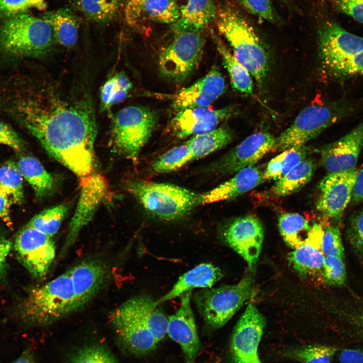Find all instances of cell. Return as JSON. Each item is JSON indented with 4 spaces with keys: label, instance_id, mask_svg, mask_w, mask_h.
Returning a JSON list of instances; mask_svg holds the SVG:
<instances>
[{
    "label": "cell",
    "instance_id": "2",
    "mask_svg": "<svg viewBox=\"0 0 363 363\" xmlns=\"http://www.w3.org/2000/svg\"><path fill=\"white\" fill-rule=\"evenodd\" d=\"M215 20L235 57L257 84L262 85L269 73L270 57L265 44L252 25L237 10L226 5L217 11Z\"/></svg>",
    "mask_w": 363,
    "mask_h": 363
},
{
    "label": "cell",
    "instance_id": "57",
    "mask_svg": "<svg viewBox=\"0 0 363 363\" xmlns=\"http://www.w3.org/2000/svg\"><path fill=\"white\" fill-rule=\"evenodd\" d=\"M12 363H36V362L32 351L28 348L24 350Z\"/></svg>",
    "mask_w": 363,
    "mask_h": 363
},
{
    "label": "cell",
    "instance_id": "40",
    "mask_svg": "<svg viewBox=\"0 0 363 363\" xmlns=\"http://www.w3.org/2000/svg\"><path fill=\"white\" fill-rule=\"evenodd\" d=\"M69 363H119L112 353L104 345L87 344L74 351Z\"/></svg>",
    "mask_w": 363,
    "mask_h": 363
},
{
    "label": "cell",
    "instance_id": "7",
    "mask_svg": "<svg viewBox=\"0 0 363 363\" xmlns=\"http://www.w3.org/2000/svg\"><path fill=\"white\" fill-rule=\"evenodd\" d=\"M344 99L326 104H314L302 110L291 125L277 138L276 149L284 151L305 145L325 129L352 111Z\"/></svg>",
    "mask_w": 363,
    "mask_h": 363
},
{
    "label": "cell",
    "instance_id": "14",
    "mask_svg": "<svg viewBox=\"0 0 363 363\" xmlns=\"http://www.w3.org/2000/svg\"><path fill=\"white\" fill-rule=\"evenodd\" d=\"M14 249L23 266L37 279L46 276L56 253L52 237L28 225L18 233Z\"/></svg>",
    "mask_w": 363,
    "mask_h": 363
},
{
    "label": "cell",
    "instance_id": "24",
    "mask_svg": "<svg viewBox=\"0 0 363 363\" xmlns=\"http://www.w3.org/2000/svg\"><path fill=\"white\" fill-rule=\"evenodd\" d=\"M179 16L180 8L174 0H130L125 9L126 20L134 27L147 21L172 24Z\"/></svg>",
    "mask_w": 363,
    "mask_h": 363
},
{
    "label": "cell",
    "instance_id": "11",
    "mask_svg": "<svg viewBox=\"0 0 363 363\" xmlns=\"http://www.w3.org/2000/svg\"><path fill=\"white\" fill-rule=\"evenodd\" d=\"M79 179L80 196L59 256H64L75 244L81 230L90 222L98 207L108 198L109 194L105 178L95 170Z\"/></svg>",
    "mask_w": 363,
    "mask_h": 363
},
{
    "label": "cell",
    "instance_id": "6",
    "mask_svg": "<svg viewBox=\"0 0 363 363\" xmlns=\"http://www.w3.org/2000/svg\"><path fill=\"white\" fill-rule=\"evenodd\" d=\"M254 270L249 269L236 284L202 289L194 300L206 322L213 328L224 326L255 294Z\"/></svg>",
    "mask_w": 363,
    "mask_h": 363
},
{
    "label": "cell",
    "instance_id": "50",
    "mask_svg": "<svg viewBox=\"0 0 363 363\" xmlns=\"http://www.w3.org/2000/svg\"><path fill=\"white\" fill-rule=\"evenodd\" d=\"M334 2L341 12L363 23V0H334Z\"/></svg>",
    "mask_w": 363,
    "mask_h": 363
},
{
    "label": "cell",
    "instance_id": "43",
    "mask_svg": "<svg viewBox=\"0 0 363 363\" xmlns=\"http://www.w3.org/2000/svg\"><path fill=\"white\" fill-rule=\"evenodd\" d=\"M249 13L272 23H278L280 19L270 0H238Z\"/></svg>",
    "mask_w": 363,
    "mask_h": 363
},
{
    "label": "cell",
    "instance_id": "20",
    "mask_svg": "<svg viewBox=\"0 0 363 363\" xmlns=\"http://www.w3.org/2000/svg\"><path fill=\"white\" fill-rule=\"evenodd\" d=\"M362 147L363 119L344 136L323 147L322 164L329 173L354 169Z\"/></svg>",
    "mask_w": 363,
    "mask_h": 363
},
{
    "label": "cell",
    "instance_id": "35",
    "mask_svg": "<svg viewBox=\"0 0 363 363\" xmlns=\"http://www.w3.org/2000/svg\"><path fill=\"white\" fill-rule=\"evenodd\" d=\"M67 211L65 204L49 208L35 215L27 225L52 237L58 231Z\"/></svg>",
    "mask_w": 363,
    "mask_h": 363
},
{
    "label": "cell",
    "instance_id": "53",
    "mask_svg": "<svg viewBox=\"0 0 363 363\" xmlns=\"http://www.w3.org/2000/svg\"><path fill=\"white\" fill-rule=\"evenodd\" d=\"M338 359L340 363H363V348L343 349Z\"/></svg>",
    "mask_w": 363,
    "mask_h": 363
},
{
    "label": "cell",
    "instance_id": "27",
    "mask_svg": "<svg viewBox=\"0 0 363 363\" xmlns=\"http://www.w3.org/2000/svg\"><path fill=\"white\" fill-rule=\"evenodd\" d=\"M216 13L214 0H187L180 8L179 17L171 24V28L174 34L202 32L215 19Z\"/></svg>",
    "mask_w": 363,
    "mask_h": 363
},
{
    "label": "cell",
    "instance_id": "3",
    "mask_svg": "<svg viewBox=\"0 0 363 363\" xmlns=\"http://www.w3.org/2000/svg\"><path fill=\"white\" fill-rule=\"evenodd\" d=\"M75 312V294L68 270L32 289L21 309L23 319L37 326L51 324Z\"/></svg>",
    "mask_w": 363,
    "mask_h": 363
},
{
    "label": "cell",
    "instance_id": "25",
    "mask_svg": "<svg viewBox=\"0 0 363 363\" xmlns=\"http://www.w3.org/2000/svg\"><path fill=\"white\" fill-rule=\"evenodd\" d=\"M258 167H248L235 173L230 179L202 194V205L235 198L266 181Z\"/></svg>",
    "mask_w": 363,
    "mask_h": 363
},
{
    "label": "cell",
    "instance_id": "28",
    "mask_svg": "<svg viewBox=\"0 0 363 363\" xmlns=\"http://www.w3.org/2000/svg\"><path fill=\"white\" fill-rule=\"evenodd\" d=\"M16 165L37 198L48 196L55 190V178L37 158L31 156H21Z\"/></svg>",
    "mask_w": 363,
    "mask_h": 363
},
{
    "label": "cell",
    "instance_id": "39",
    "mask_svg": "<svg viewBox=\"0 0 363 363\" xmlns=\"http://www.w3.org/2000/svg\"><path fill=\"white\" fill-rule=\"evenodd\" d=\"M192 161L189 147L185 142L161 155L154 161L152 167L156 173H168L179 169Z\"/></svg>",
    "mask_w": 363,
    "mask_h": 363
},
{
    "label": "cell",
    "instance_id": "37",
    "mask_svg": "<svg viewBox=\"0 0 363 363\" xmlns=\"http://www.w3.org/2000/svg\"><path fill=\"white\" fill-rule=\"evenodd\" d=\"M0 187L9 196L13 204L23 202V177L14 162L8 161L0 166Z\"/></svg>",
    "mask_w": 363,
    "mask_h": 363
},
{
    "label": "cell",
    "instance_id": "42",
    "mask_svg": "<svg viewBox=\"0 0 363 363\" xmlns=\"http://www.w3.org/2000/svg\"><path fill=\"white\" fill-rule=\"evenodd\" d=\"M322 275L325 282L328 285H342L346 278L344 258L332 256H325Z\"/></svg>",
    "mask_w": 363,
    "mask_h": 363
},
{
    "label": "cell",
    "instance_id": "47",
    "mask_svg": "<svg viewBox=\"0 0 363 363\" xmlns=\"http://www.w3.org/2000/svg\"><path fill=\"white\" fill-rule=\"evenodd\" d=\"M361 75H363V50L333 69L327 76L334 80H343Z\"/></svg>",
    "mask_w": 363,
    "mask_h": 363
},
{
    "label": "cell",
    "instance_id": "17",
    "mask_svg": "<svg viewBox=\"0 0 363 363\" xmlns=\"http://www.w3.org/2000/svg\"><path fill=\"white\" fill-rule=\"evenodd\" d=\"M357 171L328 173L320 182L317 209L324 216L339 219L350 202Z\"/></svg>",
    "mask_w": 363,
    "mask_h": 363
},
{
    "label": "cell",
    "instance_id": "10",
    "mask_svg": "<svg viewBox=\"0 0 363 363\" xmlns=\"http://www.w3.org/2000/svg\"><path fill=\"white\" fill-rule=\"evenodd\" d=\"M318 34L319 60L326 75L363 50V37L350 33L334 22H324Z\"/></svg>",
    "mask_w": 363,
    "mask_h": 363
},
{
    "label": "cell",
    "instance_id": "55",
    "mask_svg": "<svg viewBox=\"0 0 363 363\" xmlns=\"http://www.w3.org/2000/svg\"><path fill=\"white\" fill-rule=\"evenodd\" d=\"M363 201V168L357 171L353 186L351 202L356 204Z\"/></svg>",
    "mask_w": 363,
    "mask_h": 363
},
{
    "label": "cell",
    "instance_id": "46",
    "mask_svg": "<svg viewBox=\"0 0 363 363\" xmlns=\"http://www.w3.org/2000/svg\"><path fill=\"white\" fill-rule=\"evenodd\" d=\"M348 240L355 253L363 257V210L349 218L346 229Z\"/></svg>",
    "mask_w": 363,
    "mask_h": 363
},
{
    "label": "cell",
    "instance_id": "13",
    "mask_svg": "<svg viewBox=\"0 0 363 363\" xmlns=\"http://www.w3.org/2000/svg\"><path fill=\"white\" fill-rule=\"evenodd\" d=\"M112 323L119 341L130 352L145 354L157 347L158 343L131 298L113 312Z\"/></svg>",
    "mask_w": 363,
    "mask_h": 363
},
{
    "label": "cell",
    "instance_id": "18",
    "mask_svg": "<svg viewBox=\"0 0 363 363\" xmlns=\"http://www.w3.org/2000/svg\"><path fill=\"white\" fill-rule=\"evenodd\" d=\"M237 112L234 106L216 109L209 106L186 109L177 111L170 122V127L175 137L183 139L210 132Z\"/></svg>",
    "mask_w": 363,
    "mask_h": 363
},
{
    "label": "cell",
    "instance_id": "36",
    "mask_svg": "<svg viewBox=\"0 0 363 363\" xmlns=\"http://www.w3.org/2000/svg\"><path fill=\"white\" fill-rule=\"evenodd\" d=\"M337 351L335 346L313 344L291 348L284 355L301 363H330Z\"/></svg>",
    "mask_w": 363,
    "mask_h": 363
},
{
    "label": "cell",
    "instance_id": "22",
    "mask_svg": "<svg viewBox=\"0 0 363 363\" xmlns=\"http://www.w3.org/2000/svg\"><path fill=\"white\" fill-rule=\"evenodd\" d=\"M324 231L321 224L314 223L305 242L287 255L289 265L302 278L323 273L325 258L322 250Z\"/></svg>",
    "mask_w": 363,
    "mask_h": 363
},
{
    "label": "cell",
    "instance_id": "8",
    "mask_svg": "<svg viewBox=\"0 0 363 363\" xmlns=\"http://www.w3.org/2000/svg\"><path fill=\"white\" fill-rule=\"evenodd\" d=\"M157 113L141 106H129L120 109L113 120L112 137L117 151L136 160L158 123Z\"/></svg>",
    "mask_w": 363,
    "mask_h": 363
},
{
    "label": "cell",
    "instance_id": "15",
    "mask_svg": "<svg viewBox=\"0 0 363 363\" xmlns=\"http://www.w3.org/2000/svg\"><path fill=\"white\" fill-rule=\"evenodd\" d=\"M276 144L277 138L271 133L266 131L255 133L212 163L209 169L220 174L235 173L254 166L266 154L276 149Z\"/></svg>",
    "mask_w": 363,
    "mask_h": 363
},
{
    "label": "cell",
    "instance_id": "30",
    "mask_svg": "<svg viewBox=\"0 0 363 363\" xmlns=\"http://www.w3.org/2000/svg\"><path fill=\"white\" fill-rule=\"evenodd\" d=\"M212 37L222 57L223 65L230 76L233 87L241 93L252 95L253 85L249 71L237 60L233 54L213 32Z\"/></svg>",
    "mask_w": 363,
    "mask_h": 363
},
{
    "label": "cell",
    "instance_id": "38",
    "mask_svg": "<svg viewBox=\"0 0 363 363\" xmlns=\"http://www.w3.org/2000/svg\"><path fill=\"white\" fill-rule=\"evenodd\" d=\"M77 8L89 19L105 22L116 15L120 0H75Z\"/></svg>",
    "mask_w": 363,
    "mask_h": 363
},
{
    "label": "cell",
    "instance_id": "34",
    "mask_svg": "<svg viewBox=\"0 0 363 363\" xmlns=\"http://www.w3.org/2000/svg\"><path fill=\"white\" fill-rule=\"evenodd\" d=\"M311 228L308 220L295 213H285L278 218V228L283 239L293 249L306 240Z\"/></svg>",
    "mask_w": 363,
    "mask_h": 363
},
{
    "label": "cell",
    "instance_id": "26",
    "mask_svg": "<svg viewBox=\"0 0 363 363\" xmlns=\"http://www.w3.org/2000/svg\"><path fill=\"white\" fill-rule=\"evenodd\" d=\"M222 276L221 270L216 266L205 263L199 264L181 275L172 288L156 300V304L159 305L195 288L212 287Z\"/></svg>",
    "mask_w": 363,
    "mask_h": 363
},
{
    "label": "cell",
    "instance_id": "41",
    "mask_svg": "<svg viewBox=\"0 0 363 363\" xmlns=\"http://www.w3.org/2000/svg\"><path fill=\"white\" fill-rule=\"evenodd\" d=\"M132 88L129 79L122 74H117L107 80L101 88V100L104 108L123 100Z\"/></svg>",
    "mask_w": 363,
    "mask_h": 363
},
{
    "label": "cell",
    "instance_id": "5",
    "mask_svg": "<svg viewBox=\"0 0 363 363\" xmlns=\"http://www.w3.org/2000/svg\"><path fill=\"white\" fill-rule=\"evenodd\" d=\"M54 37L52 29L43 18L25 13L10 18L0 30V43L11 54L39 56L51 48Z\"/></svg>",
    "mask_w": 363,
    "mask_h": 363
},
{
    "label": "cell",
    "instance_id": "51",
    "mask_svg": "<svg viewBox=\"0 0 363 363\" xmlns=\"http://www.w3.org/2000/svg\"><path fill=\"white\" fill-rule=\"evenodd\" d=\"M283 151L272 158L267 164L264 172L265 179L279 180L282 176Z\"/></svg>",
    "mask_w": 363,
    "mask_h": 363
},
{
    "label": "cell",
    "instance_id": "45",
    "mask_svg": "<svg viewBox=\"0 0 363 363\" xmlns=\"http://www.w3.org/2000/svg\"><path fill=\"white\" fill-rule=\"evenodd\" d=\"M46 7L45 0H0V15L10 18L31 9L43 10Z\"/></svg>",
    "mask_w": 363,
    "mask_h": 363
},
{
    "label": "cell",
    "instance_id": "12",
    "mask_svg": "<svg viewBox=\"0 0 363 363\" xmlns=\"http://www.w3.org/2000/svg\"><path fill=\"white\" fill-rule=\"evenodd\" d=\"M266 321L253 304H249L237 321L230 344L232 363H264L259 354Z\"/></svg>",
    "mask_w": 363,
    "mask_h": 363
},
{
    "label": "cell",
    "instance_id": "54",
    "mask_svg": "<svg viewBox=\"0 0 363 363\" xmlns=\"http://www.w3.org/2000/svg\"><path fill=\"white\" fill-rule=\"evenodd\" d=\"M12 204L9 196L0 187V218L8 226L12 225L10 214Z\"/></svg>",
    "mask_w": 363,
    "mask_h": 363
},
{
    "label": "cell",
    "instance_id": "33",
    "mask_svg": "<svg viewBox=\"0 0 363 363\" xmlns=\"http://www.w3.org/2000/svg\"><path fill=\"white\" fill-rule=\"evenodd\" d=\"M50 25L54 39L66 47L75 45L78 36V22L71 12L59 9L47 13L43 17Z\"/></svg>",
    "mask_w": 363,
    "mask_h": 363
},
{
    "label": "cell",
    "instance_id": "32",
    "mask_svg": "<svg viewBox=\"0 0 363 363\" xmlns=\"http://www.w3.org/2000/svg\"><path fill=\"white\" fill-rule=\"evenodd\" d=\"M131 299L158 343L167 334L168 317L158 308L156 300L148 295L137 296Z\"/></svg>",
    "mask_w": 363,
    "mask_h": 363
},
{
    "label": "cell",
    "instance_id": "52",
    "mask_svg": "<svg viewBox=\"0 0 363 363\" xmlns=\"http://www.w3.org/2000/svg\"><path fill=\"white\" fill-rule=\"evenodd\" d=\"M11 249V242L0 234V281L4 280L7 275V258Z\"/></svg>",
    "mask_w": 363,
    "mask_h": 363
},
{
    "label": "cell",
    "instance_id": "29",
    "mask_svg": "<svg viewBox=\"0 0 363 363\" xmlns=\"http://www.w3.org/2000/svg\"><path fill=\"white\" fill-rule=\"evenodd\" d=\"M232 137L230 128L223 126L207 133L192 136L186 143L194 161L226 146Z\"/></svg>",
    "mask_w": 363,
    "mask_h": 363
},
{
    "label": "cell",
    "instance_id": "16",
    "mask_svg": "<svg viewBox=\"0 0 363 363\" xmlns=\"http://www.w3.org/2000/svg\"><path fill=\"white\" fill-rule=\"evenodd\" d=\"M264 236L263 226L254 215L234 219L226 227L223 237L227 245L254 270L262 250Z\"/></svg>",
    "mask_w": 363,
    "mask_h": 363
},
{
    "label": "cell",
    "instance_id": "56",
    "mask_svg": "<svg viewBox=\"0 0 363 363\" xmlns=\"http://www.w3.org/2000/svg\"><path fill=\"white\" fill-rule=\"evenodd\" d=\"M349 322L355 335L363 340V305L350 317Z\"/></svg>",
    "mask_w": 363,
    "mask_h": 363
},
{
    "label": "cell",
    "instance_id": "4",
    "mask_svg": "<svg viewBox=\"0 0 363 363\" xmlns=\"http://www.w3.org/2000/svg\"><path fill=\"white\" fill-rule=\"evenodd\" d=\"M128 189L147 211L163 220L180 219L202 205V194L173 184L137 180Z\"/></svg>",
    "mask_w": 363,
    "mask_h": 363
},
{
    "label": "cell",
    "instance_id": "31",
    "mask_svg": "<svg viewBox=\"0 0 363 363\" xmlns=\"http://www.w3.org/2000/svg\"><path fill=\"white\" fill-rule=\"evenodd\" d=\"M315 168L313 160L305 158L277 180L272 189L273 194L285 196L298 192L311 180Z\"/></svg>",
    "mask_w": 363,
    "mask_h": 363
},
{
    "label": "cell",
    "instance_id": "48",
    "mask_svg": "<svg viewBox=\"0 0 363 363\" xmlns=\"http://www.w3.org/2000/svg\"><path fill=\"white\" fill-rule=\"evenodd\" d=\"M0 144L8 146L18 152L25 148L24 141L18 133L10 125L1 120Z\"/></svg>",
    "mask_w": 363,
    "mask_h": 363
},
{
    "label": "cell",
    "instance_id": "9",
    "mask_svg": "<svg viewBox=\"0 0 363 363\" xmlns=\"http://www.w3.org/2000/svg\"><path fill=\"white\" fill-rule=\"evenodd\" d=\"M205 42L202 32L174 34L159 55L158 67L162 76L175 82L185 80L198 66Z\"/></svg>",
    "mask_w": 363,
    "mask_h": 363
},
{
    "label": "cell",
    "instance_id": "23",
    "mask_svg": "<svg viewBox=\"0 0 363 363\" xmlns=\"http://www.w3.org/2000/svg\"><path fill=\"white\" fill-rule=\"evenodd\" d=\"M68 271L75 294L76 312L99 291L105 283L107 273L103 264L95 260L81 262Z\"/></svg>",
    "mask_w": 363,
    "mask_h": 363
},
{
    "label": "cell",
    "instance_id": "1",
    "mask_svg": "<svg viewBox=\"0 0 363 363\" xmlns=\"http://www.w3.org/2000/svg\"><path fill=\"white\" fill-rule=\"evenodd\" d=\"M43 101L19 107L20 120L47 153L78 177L91 174L95 164L97 125L88 97L64 98L51 91Z\"/></svg>",
    "mask_w": 363,
    "mask_h": 363
},
{
    "label": "cell",
    "instance_id": "44",
    "mask_svg": "<svg viewBox=\"0 0 363 363\" xmlns=\"http://www.w3.org/2000/svg\"><path fill=\"white\" fill-rule=\"evenodd\" d=\"M322 250L325 256L344 258V251L338 226L330 225L324 229Z\"/></svg>",
    "mask_w": 363,
    "mask_h": 363
},
{
    "label": "cell",
    "instance_id": "49",
    "mask_svg": "<svg viewBox=\"0 0 363 363\" xmlns=\"http://www.w3.org/2000/svg\"><path fill=\"white\" fill-rule=\"evenodd\" d=\"M308 151L305 145L293 147L283 151L282 176L306 158Z\"/></svg>",
    "mask_w": 363,
    "mask_h": 363
},
{
    "label": "cell",
    "instance_id": "19",
    "mask_svg": "<svg viewBox=\"0 0 363 363\" xmlns=\"http://www.w3.org/2000/svg\"><path fill=\"white\" fill-rule=\"evenodd\" d=\"M180 297L178 309L168 317L167 334L180 347L186 363H196L200 343L191 307V291Z\"/></svg>",
    "mask_w": 363,
    "mask_h": 363
},
{
    "label": "cell",
    "instance_id": "21",
    "mask_svg": "<svg viewBox=\"0 0 363 363\" xmlns=\"http://www.w3.org/2000/svg\"><path fill=\"white\" fill-rule=\"evenodd\" d=\"M225 91L224 79L218 67L213 65L203 78L179 90L173 97L171 107L177 111L208 107Z\"/></svg>",
    "mask_w": 363,
    "mask_h": 363
},
{
    "label": "cell",
    "instance_id": "58",
    "mask_svg": "<svg viewBox=\"0 0 363 363\" xmlns=\"http://www.w3.org/2000/svg\"><path fill=\"white\" fill-rule=\"evenodd\" d=\"M281 1L284 3H289L291 0H281Z\"/></svg>",
    "mask_w": 363,
    "mask_h": 363
}]
</instances>
